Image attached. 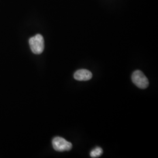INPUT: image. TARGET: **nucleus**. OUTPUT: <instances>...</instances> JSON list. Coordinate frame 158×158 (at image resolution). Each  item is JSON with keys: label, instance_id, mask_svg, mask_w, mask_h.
<instances>
[{"label": "nucleus", "instance_id": "f257e3e1", "mask_svg": "<svg viewBox=\"0 0 158 158\" xmlns=\"http://www.w3.org/2000/svg\"><path fill=\"white\" fill-rule=\"evenodd\" d=\"M31 49L34 54L40 55L44 50L45 44L44 37L40 34H37L29 40Z\"/></svg>", "mask_w": 158, "mask_h": 158}, {"label": "nucleus", "instance_id": "f03ea898", "mask_svg": "<svg viewBox=\"0 0 158 158\" xmlns=\"http://www.w3.org/2000/svg\"><path fill=\"white\" fill-rule=\"evenodd\" d=\"M52 145L54 149L58 152L69 151L72 148V144L70 142L59 136H57L53 139Z\"/></svg>", "mask_w": 158, "mask_h": 158}, {"label": "nucleus", "instance_id": "7ed1b4c3", "mask_svg": "<svg viewBox=\"0 0 158 158\" xmlns=\"http://www.w3.org/2000/svg\"><path fill=\"white\" fill-rule=\"evenodd\" d=\"M132 80L134 85L141 89H147L149 85L148 79L140 70H136L132 73Z\"/></svg>", "mask_w": 158, "mask_h": 158}, {"label": "nucleus", "instance_id": "20e7f679", "mask_svg": "<svg viewBox=\"0 0 158 158\" xmlns=\"http://www.w3.org/2000/svg\"><path fill=\"white\" fill-rule=\"evenodd\" d=\"M91 72L86 69H80L76 71L74 74V78L78 81H87L92 78Z\"/></svg>", "mask_w": 158, "mask_h": 158}, {"label": "nucleus", "instance_id": "39448f33", "mask_svg": "<svg viewBox=\"0 0 158 158\" xmlns=\"http://www.w3.org/2000/svg\"><path fill=\"white\" fill-rule=\"evenodd\" d=\"M103 153L102 149L100 147H97L90 152L91 158H98L100 157Z\"/></svg>", "mask_w": 158, "mask_h": 158}]
</instances>
